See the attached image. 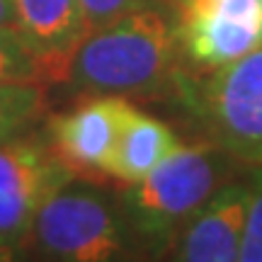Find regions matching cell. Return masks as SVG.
<instances>
[{
	"label": "cell",
	"instance_id": "obj_1",
	"mask_svg": "<svg viewBox=\"0 0 262 262\" xmlns=\"http://www.w3.org/2000/svg\"><path fill=\"white\" fill-rule=\"evenodd\" d=\"M178 56L175 15L160 0H146L88 32L61 78L73 93L90 97L160 95L172 88Z\"/></svg>",
	"mask_w": 262,
	"mask_h": 262
},
{
	"label": "cell",
	"instance_id": "obj_2",
	"mask_svg": "<svg viewBox=\"0 0 262 262\" xmlns=\"http://www.w3.org/2000/svg\"><path fill=\"white\" fill-rule=\"evenodd\" d=\"M228 158L211 141L182 143L153 172L126 185L119 206L136 255L160 257L168 253L182 224L224 185Z\"/></svg>",
	"mask_w": 262,
	"mask_h": 262
},
{
	"label": "cell",
	"instance_id": "obj_3",
	"mask_svg": "<svg viewBox=\"0 0 262 262\" xmlns=\"http://www.w3.org/2000/svg\"><path fill=\"white\" fill-rule=\"evenodd\" d=\"M175 97L233 160L262 163V47L214 71H178Z\"/></svg>",
	"mask_w": 262,
	"mask_h": 262
},
{
	"label": "cell",
	"instance_id": "obj_4",
	"mask_svg": "<svg viewBox=\"0 0 262 262\" xmlns=\"http://www.w3.org/2000/svg\"><path fill=\"white\" fill-rule=\"evenodd\" d=\"M27 245L39 257L58 262L136 257L119 199L93 182L75 178L41 204Z\"/></svg>",
	"mask_w": 262,
	"mask_h": 262
},
{
	"label": "cell",
	"instance_id": "obj_5",
	"mask_svg": "<svg viewBox=\"0 0 262 262\" xmlns=\"http://www.w3.org/2000/svg\"><path fill=\"white\" fill-rule=\"evenodd\" d=\"M75 178L51 136L22 134L0 143V238L25 250L37 211Z\"/></svg>",
	"mask_w": 262,
	"mask_h": 262
},
{
	"label": "cell",
	"instance_id": "obj_6",
	"mask_svg": "<svg viewBox=\"0 0 262 262\" xmlns=\"http://www.w3.org/2000/svg\"><path fill=\"white\" fill-rule=\"evenodd\" d=\"M180 56L194 71H214L262 47V0H178Z\"/></svg>",
	"mask_w": 262,
	"mask_h": 262
},
{
	"label": "cell",
	"instance_id": "obj_7",
	"mask_svg": "<svg viewBox=\"0 0 262 262\" xmlns=\"http://www.w3.org/2000/svg\"><path fill=\"white\" fill-rule=\"evenodd\" d=\"M129 107L131 102L117 95H93L78 107L58 114L49 126V136L73 170L110 175Z\"/></svg>",
	"mask_w": 262,
	"mask_h": 262
},
{
	"label": "cell",
	"instance_id": "obj_8",
	"mask_svg": "<svg viewBox=\"0 0 262 262\" xmlns=\"http://www.w3.org/2000/svg\"><path fill=\"white\" fill-rule=\"evenodd\" d=\"M248 182H224L189 216L170 245V257L182 262L241 260Z\"/></svg>",
	"mask_w": 262,
	"mask_h": 262
},
{
	"label": "cell",
	"instance_id": "obj_9",
	"mask_svg": "<svg viewBox=\"0 0 262 262\" xmlns=\"http://www.w3.org/2000/svg\"><path fill=\"white\" fill-rule=\"evenodd\" d=\"M12 27L47 78H61L85 39L80 0H12Z\"/></svg>",
	"mask_w": 262,
	"mask_h": 262
},
{
	"label": "cell",
	"instance_id": "obj_10",
	"mask_svg": "<svg viewBox=\"0 0 262 262\" xmlns=\"http://www.w3.org/2000/svg\"><path fill=\"white\" fill-rule=\"evenodd\" d=\"M180 146L182 141L168 124L131 104L117 141L110 175L124 185H134L153 172Z\"/></svg>",
	"mask_w": 262,
	"mask_h": 262
},
{
	"label": "cell",
	"instance_id": "obj_11",
	"mask_svg": "<svg viewBox=\"0 0 262 262\" xmlns=\"http://www.w3.org/2000/svg\"><path fill=\"white\" fill-rule=\"evenodd\" d=\"M47 110V95L39 83H0V143L29 134Z\"/></svg>",
	"mask_w": 262,
	"mask_h": 262
},
{
	"label": "cell",
	"instance_id": "obj_12",
	"mask_svg": "<svg viewBox=\"0 0 262 262\" xmlns=\"http://www.w3.org/2000/svg\"><path fill=\"white\" fill-rule=\"evenodd\" d=\"M41 78L47 75L39 61L22 44L17 29L12 25L0 27V83H39Z\"/></svg>",
	"mask_w": 262,
	"mask_h": 262
},
{
	"label": "cell",
	"instance_id": "obj_13",
	"mask_svg": "<svg viewBox=\"0 0 262 262\" xmlns=\"http://www.w3.org/2000/svg\"><path fill=\"white\" fill-rule=\"evenodd\" d=\"M241 260L262 262V163L255 165L253 178L248 182V214H245Z\"/></svg>",
	"mask_w": 262,
	"mask_h": 262
},
{
	"label": "cell",
	"instance_id": "obj_14",
	"mask_svg": "<svg viewBox=\"0 0 262 262\" xmlns=\"http://www.w3.org/2000/svg\"><path fill=\"white\" fill-rule=\"evenodd\" d=\"M141 3H146V0H80L85 27H88V32H93V29L102 27L112 19L122 17L124 12L139 8Z\"/></svg>",
	"mask_w": 262,
	"mask_h": 262
},
{
	"label": "cell",
	"instance_id": "obj_15",
	"mask_svg": "<svg viewBox=\"0 0 262 262\" xmlns=\"http://www.w3.org/2000/svg\"><path fill=\"white\" fill-rule=\"evenodd\" d=\"M19 248H15L12 243H8V241H3L0 238V262H10V260H17L19 257Z\"/></svg>",
	"mask_w": 262,
	"mask_h": 262
},
{
	"label": "cell",
	"instance_id": "obj_16",
	"mask_svg": "<svg viewBox=\"0 0 262 262\" xmlns=\"http://www.w3.org/2000/svg\"><path fill=\"white\" fill-rule=\"evenodd\" d=\"M12 25V0H0V27Z\"/></svg>",
	"mask_w": 262,
	"mask_h": 262
},
{
	"label": "cell",
	"instance_id": "obj_17",
	"mask_svg": "<svg viewBox=\"0 0 262 262\" xmlns=\"http://www.w3.org/2000/svg\"><path fill=\"white\" fill-rule=\"evenodd\" d=\"M168 3H170V5H175V3H178V0H168Z\"/></svg>",
	"mask_w": 262,
	"mask_h": 262
}]
</instances>
